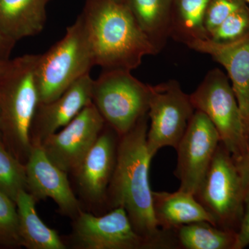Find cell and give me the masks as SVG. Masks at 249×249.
Listing matches in <instances>:
<instances>
[{"label":"cell","mask_w":249,"mask_h":249,"mask_svg":"<svg viewBox=\"0 0 249 249\" xmlns=\"http://www.w3.org/2000/svg\"><path fill=\"white\" fill-rule=\"evenodd\" d=\"M148 116L119 137L114 173L108 187L107 211L123 208L135 231L154 249L176 248L171 232L159 227L153 211L149 170L152 157L147 145Z\"/></svg>","instance_id":"obj_1"},{"label":"cell","mask_w":249,"mask_h":249,"mask_svg":"<svg viewBox=\"0 0 249 249\" xmlns=\"http://www.w3.org/2000/svg\"><path fill=\"white\" fill-rule=\"evenodd\" d=\"M94 65L132 71L158 50L142 32L126 3L88 0L80 15Z\"/></svg>","instance_id":"obj_2"},{"label":"cell","mask_w":249,"mask_h":249,"mask_svg":"<svg viewBox=\"0 0 249 249\" xmlns=\"http://www.w3.org/2000/svg\"><path fill=\"white\" fill-rule=\"evenodd\" d=\"M38 58L27 54L13 59L0 77L1 142L24 164L32 149L29 132L39 103L36 81Z\"/></svg>","instance_id":"obj_3"},{"label":"cell","mask_w":249,"mask_h":249,"mask_svg":"<svg viewBox=\"0 0 249 249\" xmlns=\"http://www.w3.org/2000/svg\"><path fill=\"white\" fill-rule=\"evenodd\" d=\"M95 66L91 48L80 16L67 27L65 35L48 51L39 54L36 81L39 103L56 99Z\"/></svg>","instance_id":"obj_4"},{"label":"cell","mask_w":249,"mask_h":249,"mask_svg":"<svg viewBox=\"0 0 249 249\" xmlns=\"http://www.w3.org/2000/svg\"><path fill=\"white\" fill-rule=\"evenodd\" d=\"M150 85L124 70H103L93 80L91 101L119 137L147 114Z\"/></svg>","instance_id":"obj_5"},{"label":"cell","mask_w":249,"mask_h":249,"mask_svg":"<svg viewBox=\"0 0 249 249\" xmlns=\"http://www.w3.org/2000/svg\"><path fill=\"white\" fill-rule=\"evenodd\" d=\"M190 97L195 109L214 124L234 160H238L248 147L249 135L227 76L219 69L211 70Z\"/></svg>","instance_id":"obj_6"},{"label":"cell","mask_w":249,"mask_h":249,"mask_svg":"<svg viewBox=\"0 0 249 249\" xmlns=\"http://www.w3.org/2000/svg\"><path fill=\"white\" fill-rule=\"evenodd\" d=\"M196 199L215 220L216 225L231 230L242 219L245 196L235 162L222 142L196 194Z\"/></svg>","instance_id":"obj_7"},{"label":"cell","mask_w":249,"mask_h":249,"mask_svg":"<svg viewBox=\"0 0 249 249\" xmlns=\"http://www.w3.org/2000/svg\"><path fill=\"white\" fill-rule=\"evenodd\" d=\"M195 111L190 95L177 80L150 85L147 145L152 158L163 147L177 148Z\"/></svg>","instance_id":"obj_8"},{"label":"cell","mask_w":249,"mask_h":249,"mask_svg":"<svg viewBox=\"0 0 249 249\" xmlns=\"http://www.w3.org/2000/svg\"><path fill=\"white\" fill-rule=\"evenodd\" d=\"M62 237L67 249H154L135 231L123 208L100 216L83 209L72 219L70 235Z\"/></svg>","instance_id":"obj_9"},{"label":"cell","mask_w":249,"mask_h":249,"mask_svg":"<svg viewBox=\"0 0 249 249\" xmlns=\"http://www.w3.org/2000/svg\"><path fill=\"white\" fill-rule=\"evenodd\" d=\"M220 142L219 133L209 118L195 111L176 148L175 175L180 181L178 189L196 194Z\"/></svg>","instance_id":"obj_10"},{"label":"cell","mask_w":249,"mask_h":249,"mask_svg":"<svg viewBox=\"0 0 249 249\" xmlns=\"http://www.w3.org/2000/svg\"><path fill=\"white\" fill-rule=\"evenodd\" d=\"M106 121L92 101L60 131L41 143L49 160L60 169L73 175L94 145Z\"/></svg>","instance_id":"obj_11"},{"label":"cell","mask_w":249,"mask_h":249,"mask_svg":"<svg viewBox=\"0 0 249 249\" xmlns=\"http://www.w3.org/2000/svg\"><path fill=\"white\" fill-rule=\"evenodd\" d=\"M119 137L107 124L73 175L82 204L105 208L116 162Z\"/></svg>","instance_id":"obj_12"},{"label":"cell","mask_w":249,"mask_h":249,"mask_svg":"<svg viewBox=\"0 0 249 249\" xmlns=\"http://www.w3.org/2000/svg\"><path fill=\"white\" fill-rule=\"evenodd\" d=\"M25 167L26 191L37 202L50 198L58 206L59 213L71 219L83 209L71 188L69 174L49 160L40 145H32Z\"/></svg>","instance_id":"obj_13"},{"label":"cell","mask_w":249,"mask_h":249,"mask_svg":"<svg viewBox=\"0 0 249 249\" xmlns=\"http://www.w3.org/2000/svg\"><path fill=\"white\" fill-rule=\"evenodd\" d=\"M93 80L89 73H87L56 99L38 103L29 132L31 145H41L49 136L70 124L91 102Z\"/></svg>","instance_id":"obj_14"},{"label":"cell","mask_w":249,"mask_h":249,"mask_svg":"<svg viewBox=\"0 0 249 249\" xmlns=\"http://www.w3.org/2000/svg\"><path fill=\"white\" fill-rule=\"evenodd\" d=\"M187 46L211 55L226 69L249 135V34L230 43H218L208 38L193 41Z\"/></svg>","instance_id":"obj_15"},{"label":"cell","mask_w":249,"mask_h":249,"mask_svg":"<svg viewBox=\"0 0 249 249\" xmlns=\"http://www.w3.org/2000/svg\"><path fill=\"white\" fill-rule=\"evenodd\" d=\"M152 201L156 221L164 231L202 221L217 226L213 217L191 193L179 189L175 193L152 191Z\"/></svg>","instance_id":"obj_16"},{"label":"cell","mask_w":249,"mask_h":249,"mask_svg":"<svg viewBox=\"0 0 249 249\" xmlns=\"http://www.w3.org/2000/svg\"><path fill=\"white\" fill-rule=\"evenodd\" d=\"M49 0H0V30L17 42L45 28Z\"/></svg>","instance_id":"obj_17"},{"label":"cell","mask_w":249,"mask_h":249,"mask_svg":"<svg viewBox=\"0 0 249 249\" xmlns=\"http://www.w3.org/2000/svg\"><path fill=\"white\" fill-rule=\"evenodd\" d=\"M21 246L27 249H67L63 237L42 222L36 211L37 201L26 190L15 201Z\"/></svg>","instance_id":"obj_18"},{"label":"cell","mask_w":249,"mask_h":249,"mask_svg":"<svg viewBox=\"0 0 249 249\" xmlns=\"http://www.w3.org/2000/svg\"><path fill=\"white\" fill-rule=\"evenodd\" d=\"M173 0H127L136 21L158 52L170 34Z\"/></svg>","instance_id":"obj_19"},{"label":"cell","mask_w":249,"mask_h":249,"mask_svg":"<svg viewBox=\"0 0 249 249\" xmlns=\"http://www.w3.org/2000/svg\"><path fill=\"white\" fill-rule=\"evenodd\" d=\"M170 232L176 247L184 249H233L237 234L205 221L184 224Z\"/></svg>","instance_id":"obj_20"},{"label":"cell","mask_w":249,"mask_h":249,"mask_svg":"<svg viewBox=\"0 0 249 249\" xmlns=\"http://www.w3.org/2000/svg\"><path fill=\"white\" fill-rule=\"evenodd\" d=\"M210 0H173L170 36L188 45L209 38L204 16Z\"/></svg>","instance_id":"obj_21"},{"label":"cell","mask_w":249,"mask_h":249,"mask_svg":"<svg viewBox=\"0 0 249 249\" xmlns=\"http://www.w3.org/2000/svg\"><path fill=\"white\" fill-rule=\"evenodd\" d=\"M27 188L25 164L19 161L0 142V192L14 201Z\"/></svg>","instance_id":"obj_22"},{"label":"cell","mask_w":249,"mask_h":249,"mask_svg":"<svg viewBox=\"0 0 249 249\" xmlns=\"http://www.w3.org/2000/svg\"><path fill=\"white\" fill-rule=\"evenodd\" d=\"M22 248L16 202L0 192V249Z\"/></svg>","instance_id":"obj_23"},{"label":"cell","mask_w":249,"mask_h":249,"mask_svg":"<svg viewBox=\"0 0 249 249\" xmlns=\"http://www.w3.org/2000/svg\"><path fill=\"white\" fill-rule=\"evenodd\" d=\"M249 34V8L245 6L231 15L213 32L210 40L218 43H230Z\"/></svg>","instance_id":"obj_24"},{"label":"cell","mask_w":249,"mask_h":249,"mask_svg":"<svg viewBox=\"0 0 249 249\" xmlns=\"http://www.w3.org/2000/svg\"><path fill=\"white\" fill-rule=\"evenodd\" d=\"M245 4V0H210L204 16V27L208 35Z\"/></svg>","instance_id":"obj_25"},{"label":"cell","mask_w":249,"mask_h":249,"mask_svg":"<svg viewBox=\"0 0 249 249\" xmlns=\"http://www.w3.org/2000/svg\"><path fill=\"white\" fill-rule=\"evenodd\" d=\"M249 245V197L245 201V210L236 234L233 249H245Z\"/></svg>","instance_id":"obj_26"},{"label":"cell","mask_w":249,"mask_h":249,"mask_svg":"<svg viewBox=\"0 0 249 249\" xmlns=\"http://www.w3.org/2000/svg\"><path fill=\"white\" fill-rule=\"evenodd\" d=\"M235 162L246 201L249 197V143L245 153Z\"/></svg>","instance_id":"obj_27"},{"label":"cell","mask_w":249,"mask_h":249,"mask_svg":"<svg viewBox=\"0 0 249 249\" xmlns=\"http://www.w3.org/2000/svg\"><path fill=\"white\" fill-rule=\"evenodd\" d=\"M16 44V42L5 36L0 30V61L11 60L10 56Z\"/></svg>","instance_id":"obj_28"},{"label":"cell","mask_w":249,"mask_h":249,"mask_svg":"<svg viewBox=\"0 0 249 249\" xmlns=\"http://www.w3.org/2000/svg\"><path fill=\"white\" fill-rule=\"evenodd\" d=\"M10 60L7 61H0V77L4 74V72L7 70L8 67H9Z\"/></svg>","instance_id":"obj_29"},{"label":"cell","mask_w":249,"mask_h":249,"mask_svg":"<svg viewBox=\"0 0 249 249\" xmlns=\"http://www.w3.org/2000/svg\"><path fill=\"white\" fill-rule=\"evenodd\" d=\"M115 1H118V2H121V3L127 2V0H115Z\"/></svg>","instance_id":"obj_30"},{"label":"cell","mask_w":249,"mask_h":249,"mask_svg":"<svg viewBox=\"0 0 249 249\" xmlns=\"http://www.w3.org/2000/svg\"><path fill=\"white\" fill-rule=\"evenodd\" d=\"M246 2H249V0H245Z\"/></svg>","instance_id":"obj_31"},{"label":"cell","mask_w":249,"mask_h":249,"mask_svg":"<svg viewBox=\"0 0 249 249\" xmlns=\"http://www.w3.org/2000/svg\"><path fill=\"white\" fill-rule=\"evenodd\" d=\"M0 142H1V134H0Z\"/></svg>","instance_id":"obj_32"}]
</instances>
